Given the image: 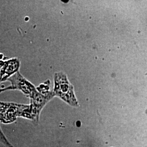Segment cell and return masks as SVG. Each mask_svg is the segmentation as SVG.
<instances>
[{
  "label": "cell",
  "instance_id": "cell-5",
  "mask_svg": "<svg viewBox=\"0 0 147 147\" xmlns=\"http://www.w3.org/2000/svg\"><path fill=\"white\" fill-rule=\"evenodd\" d=\"M20 66V62L18 58H11L5 61H1L0 75L2 82L7 81L12 75L19 71Z\"/></svg>",
  "mask_w": 147,
  "mask_h": 147
},
{
  "label": "cell",
  "instance_id": "cell-4",
  "mask_svg": "<svg viewBox=\"0 0 147 147\" xmlns=\"http://www.w3.org/2000/svg\"><path fill=\"white\" fill-rule=\"evenodd\" d=\"M7 81L10 82L11 85L4 88H0V93L6 90H16L20 91L27 97H28L33 84L24 78L19 71L8 78Z\"/></svg>",
  "mask_w": 147,
  "mask_h": 147
},
{
  "label": "cell",
  "instance_id": "cell-3",
  "mask_svg": "<svg viewBox=\"0 0 147 147\" xmlns=\"http://www.w3.org/2000/svg\"><path fill=\"white\" fill-rule=\"evenodd\" d=\"M55 97L53 94L45 95L40 93L36 87L33 85L32 87L28 98L30 99V112L31 121L34 123H38L41 111L44 106Z\"/></svg>",
  "mask_w": 147,
  "mask_h": 147
},
{
  "label": "cell",
  "instance_id": "cell-6",
  "mask_svg": "<svg viewBox=\"0 0 147 147\" xmlns=\"http://www.w3.org/2000/svg\"><path fill=\"white\" fill-rule=\"evenodd\" d=\"M0 142L2 144H3L5 147H13V146L10 143V142H9L6 138L3 132L1 130V127H0Z\"/></svg>",
  "mask_w": 147,
  "mask_h": 147
},
{
  "label": "cell",
  "instance_id": "cell-2",
  "mask_svg": "<svg viewBox=\"0 0 147 147\" xmlns=\"http://www.w3.org/2000/svg\"><path fill=\"white\" fill-rule=\"evenodd\" d=\"M18 117L31 120L30 105L0 102L1 123L4 124L11 123L15 121Z\"/></svg>",
  "mask_w": 147,
  "mask_h": 147
},
{
  "label": "cell",
  "instance_id": "cell-1",
  "mask_svg": "<svg viewBox=\"0 0 147 147\" xmlns=\"http://www.w3.org/2000/svg\"><path fill=\"white\" fill-rule=\"evenodd\" d=\"M55 96H57L73 107H78L79 103L74 93V86L70 84L67 75L63 72H57L53 75Z\"/></svg>",
  "mask_w": 147,
  "mask_h": 147
}]
</instances>
